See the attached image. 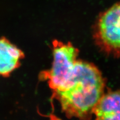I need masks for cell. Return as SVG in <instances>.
<instances>
[{
	"mask_svg": "<svg viewBox=\"0 0 120 120\" xmlns=\"http://www.w3.org/2000/svg\"><path fill=\"white\" fill-rule=\"evenodd\" d=\"M23 52L5 37L0 38V76L8 77L20 66Z\"/></svg>",
	"mask_w": 120,
	"mask_h": 120,
	"instance_id": "277c9868",
	"label": "cell"
},
{
	"mask_svg": "<svg viewBox=\"0 0 120 120\" xmlns=\"http://www.w3.org/2000/svg\"><path fill=\"white\" fill-rule=\"evenodd\" d=\"M53 60L51 68L40 72L41 80L47 82L52 94L61 91L74 71L79 50L71 42H52Z\"/></svg>",
	"mask_w": 120,
	"mask_h": 120,
	"instance_id": "7a4b0ae2",
	"label": "cell"
},
{
	"mask_svg": "<svg viewBox=\"0 0 120 120\" xmlns=\"http://www.w3.org/2000/svg\"><path fill=\"white\" fill-rule=\"evenodd\" d=\"M49 120H62L59 117H57L54 113H51L49 116Z\"/></svg>",
	"mask_w": 120,
	"mask_h": 120,
	"instance_id": "8992f818",
	"label": "cell"
},
{
	"mask_svg": "<svg viewBox=\"0 0 120 120\" xmlns=\"http://www.w3.org/2000/svg\"><path fill=\"white\" fill-rule=\"evenodd\" d=\"M106 82L101 72L92 63L78 60L68 82L52 94L68 118L90 120L94 107L105 94Z\"/></svg>",
	"mask_w": 120,
	"mask_h": 120,
	"instance_id": "6da1fadb",
	"label": "cell"
},
{
	"mask_svg": "<svg viewBox=\"0 0 120 120\" xmlns=\"http://www.w3.org/2000/svg\"><path fill=\"white\" fill-rule=\"evenodd\" d=\"M93 36L103 52L120 57V2L100 15L94 26Z\"/></svg>",
	"mask_w": 120,
	"mask_h": 120,
	"instance_id": "3957f363",
	"label": "cell"
},
{
	"mask_svg": "<svg viewBox=\"0 0 120 120\" xmlns=\"http://www.w3.org/2000/svg\"><path fill=\"white\" fill-rule=\"evenodd\" d=\"M95 120H120V90L103 94L94 107Z\"/></svg>",
	"mask_w": 120,
	"mask_h": 120,
	"instance_id": "5b68a950",
	"label": "cell"
}]
</instances>
